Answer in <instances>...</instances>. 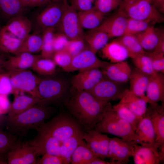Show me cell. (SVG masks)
I'll use <instances>...</instances> for the list:
<instances>
[{"mask_svg": "<svg viewBox=\"0 0 164 164\" xmlns=\"http://www.w3.org/2000/svg\"><path fill=\"white\" fill-rule=\"evenodd\" d=\"M73 89L64 106L84 131L87 132L94 129L113 106L110 102L101 100L87 91Z\"/></svg>", "mask_w": 164, "mask_h": 164, "instance_id": "1", "label": "cell"}, {"mask_svg": "<svg viewBox=\"0 0 164 164\" xmlns=\"http://www.w3.org/2000/svg\"><path fill=\"white\" fill-rule=\"evenodd\" d=\"M55 111L54 107L37 104L15 116L4 117L2 124L7 131L17 137L26 136L30 130H36L52 116Z\"/></svg>", "mask_w": 164, "mask_h": 164, "instance_id": "2", "label": "cell"}, {"mask_svg": "<svg viewBox=\"0 0 164 164\" xmlns=\"http://www.w3.org/2000/svg\"><path fill=\"white\" fill-rule=\"evenodd\" d=\"M71 86L67 78L56 74L42 77L36 90L38 104L54 107L65 105L72 95Z\"/></svg>", "mask_w": 164, "mask_h": 164, "instance_id": "3", "label": "cell"}, {"mask_svg": "<svg viewBox=\"0 0 164 164\" xmlns=\"http://www.w3.org/2000/svg\"><path fill=\"white\" fill-rule=\"evenodd\" d=\"M36 130L37 133L51 136L61 142L71 137L85 132L70 113L64 112L58 114Z\"/></svg>", "mask_w": 164, "mask_h": 164, "instance_id": "4", "label": "cell"}, {"mask_svg": "<svg viewBox=\"0 0 164 164\" xmlns=\"http://www.w3.org/2000/svg\"><path fill=\"white\" fill-rule=\"evenodd\" d=\"M118 7L128 18L147 21L154 24L164 21L162 14L147 0H123Z\"/></svg>", "mask_w": 164, "mask_h": 164, "instance_id": "5", "label": "cell"}, {"mask_svg": "<svg viewBox=\"0 0 164 164\" xmlns=\"http://www.w3.org/2000/svg\"><path fill=\"white\" fill-rule=\"evenodd\" d=\"M94 129L128 140H134L135 131L132 126L119 117L112 108L104 115Z\"/></svg>", "mask_w": 164, "mask_h": 164, "instance_id": "6", "label": "cell"}, {"mask_svg": "<svg viewBox=\"0 0 164 164\" xmlns=\"http://www.w3.org/2000/svg\"><path fill=\"white\" fill-rule=\"evenodd\" d=\"M69 4L67 0L51 1L36 18L38 30L42 32L49 28H56L59 25Z\"/></svg>", "mask_w": 164, "mask_h": 164, "instance_id": "7", "label": "cell"}, {"mask_svg": "<svg viewBox=\"0 0 164 164\" xmlns=\"http://www.w3.org/2000/svg\"><path fill=\"white\" fill-rule=\"evenodd\" d=\"M6 73L10 77L13 91L26 92L36 97L37 87L42 77L28 69L12 70Z\"/></svg>", "mask_w": 164, "mask_h": 164, "instance_id": "8", "label": "cell"}, {"mask_svg": "<svg viewBox=\"0 0 164 164\" xmlns=\"http://www.w3.org/2000/svg\"><path fill=\"white\" fill-rule=\"evenodd\" d=\"M122 84L104 77L92 89L87 91L104 101L120 100L128 90L124 88Z\"/></svg>", "mask_w": 164, "mask_h": 164, "instance_id": "9", "label": "cell"}, {"mask_svg": "<svg viewBox=\"0 0 164 164\" xmlns=\"http://www.w3.org/2000/svg\"><path fill=\"white\" fill-rule=\"evenodd\" d=\"M149 116L156 136L159 158L160 161L164 160V104L158 103L149 104L145 112Z\"/></svg>", "mask_w": 164, "mask_h": 164, "instance_id": "10", "label": "cell"}, {"mask_svg": "<svg viewBox=\"0 0 164 164\" xmlns=\"http://www.w3.org/2000/svg\"><path fill=\"white\" fill-rule=\"evenodd\" d=\"M56 28L58 32L64 34L69 40L84 38V32L80 22L78 12L69 4Z\"/></svg>", "mask_w": 164, "mask_h": 164, "instance_id": "11", "label": "cell"}, {"mask_svg": "<svg viewBox=\"0 0 164 164\" xmlns=\"http://www.w3.org/2000/svg\"><path fill=\"white\" fill-rule=\"evenodd\" d=\"M134 141L138 144L150 149L159 157L155 131L150 118L145 113L135 131Z\"/></svg>", "mask_w": 164, "mask_h": 164, "instance_id": "12", "label": "cell"}, {"mask_svg": "<svg viewBox=\"0 0 164 164\" xmlns=\"http://www.w3.org/2000/svg\"><path fill=\"white\" fill-rule=\"evenodd\" d=\"M134 141L117 137L111 138L108 149V157L111 161H117L120 164H126L133 155L135 145Z\"/></svg>", "mask_w": 164, "mask_h": 164, "instance_id": "13", "label": "cell"}, {"mask_svg": "<svg viewBox=\"0 0 164 164\" xmlns=\"http://www.w3.org/2000/svg\"><path fill=\"white\" fill-rule=\"evenodd\" d=\"M36 153L30 141H20L9 153L7 157L9 164H36Z\"/></svg>", "mask_w": 164, "mask_h": 164, "instance_id": "14", "label": "cell"}, {"mask_svg": "<svg viewBox=\"0 0 164 164\" xmlns=\"http://www.w3.org/2000/svg\"><path fill=\"white\" fill-rule=\"evenodd\" d=\"M128 18L119 8L114 14L105 18L97 28L106 33L110 39L125 34Z\"/></svg>", "mask_w": 164, "mask_h": 164, "instance_id": "15", "label": "cell"}, {"mask_svg": "<svg viewBox=\"0 0 164 164\" xmlns=\"http://www.w3.org/2000/svg\"><path fill=\"white\" fill-rule=\"evenodd\" d=\"M110 63L100 60L88 47L73 57L69 72L93 68L103 69Z\"/></svg>", "mask_w": 164, "mask_h": 164, "instance_id": "16", "label": "cell"}, {"mask_svg": "<svg viewBox=\"0 0 164 164\" xmlns=\"http://www.w3.org/2000/svg\"><path fill=\"white\" fill-rule=\"evenodd\" d=\"M104 77L101 70L93 68L79 71L71 81L72 87L77 90L88 91Z\"/></svg>", "mask_w": 164, "mask_h": 164, "instance_id": "17", "label": "cell"}, {"mask_svg": "<svg viewBox=\"0 0 164 164\" xmlns=\"http://www.w3.org/2000/svg\"><path fill=\"white\" fill-rule=\"evenodd\" d=\"M111 138L94 129L85 132L83 139L89 145L95 155L102 159L108 158Z\"/></svg>", "mask_w": 164, "mask_h": 164, "instance_id": "18", "label": "cell"}, {"mask_svg": "<svg viewBox=\"0 0 164 164\" xmlns=\"http://www.w3.org/2000/svg\"><path fill=\"white\" fill-rule=\"evenodd\" d=\"M40 55L22 52L9 56L5 60L3 65L4 72L14 70H23L31 68Z\"/></svg>", "mask_w": 164, "mask_h": 164, "instance_id": "19", "label": "cell"}, {"mask_svg": "<svg viewBox=\"0 0 164 164\" xmlns=\"http://www.w3.org/2000/svg\"><path fill=\"white\" fill-rule=\"evenodd\" d=\"M101 71L105 77L117 82L124 83L129 80L132 69L128 62L124 61L110 63Z\"/></svg>", "mask_w": 164, "mask_h": 164, "instance_id": "20", "label": "cell"}, {"mask_svg": "<svg viewBox=\"0 0 164 164\" xmlns=\"http://www.w3.org/2000/svg\"><path fill=\"white\" fill-rule=\"evenodd\" d=\"M102 56L109 60L111 63L125 61L132 58V54L121 43L114 39L108 43L101 50Z\"/></svg>", "mask_w": 164, "mask_h": 164, "instance_id": "21", "label": "cell"}, {"mask_svg": "<svg viewBox=\"0 0 164 164\" xmlns=\"http://www.w3.org/2000/svg\"><path fill=\"white\" fill-rule=\"evenodd\" d=\"M146 96L148 103L153 104L164 101V75L157 72L150 77L147 87Z\"/></svg>", "mask_w": 164, "mask_h": 164, "instance_id": "22", "label": "cell"}, {"mask_svg": "<svg viewBox=\"0 0 164 164\" xmlns=\"http://www.w3.org/2000/svg\"><path fill=\"white\" fill-rule=\"evenodd\" d=\"M2 28L24 40L30 34L32 23L26 17L20 15L9 19L6 25Z\"/></svg>", "mask_w": 164, "mask_h": 164, "instance_id": "23", "label": "cell"}, {"mask_svg": "<svg viewBox=\"0 0 164 164\" xmlns=\"http://www.w3.org/2000/svg\"><path fill=\"white\" fill-rule=\"evenodd\" d=\"M164 35V31L155 28L154 25L146 29L135 35L143 49L148 52H152L161 37Z\"/></svg>", "mask_w": 164, "mask_h": 164, "instance_id": "24", "label": "cell"}, {"mask_svg": "<svg viewBox=\"0 0 164 164\" xmlns=\"http://www.w3.org/2000/svg\"><path fill=\"white\" fill-rule=\"evenodd\" d=\"M150 76L147 75L136 68L132 69L129 80L130 89L136 95L144 99L148 103L145 94Z\"/></svg>", "mask_w": 164, "mask_h": 164, "instance_id": "25", "label": "cell"}, {"mask_svg": "<svg viewBox=\"0 0 164 164\" xmlns=\"http://www.w3.org/2000/svg\"><path fill=\"white\" fill-rule=\"evenodd\" d=\"M77 12L83 29L90 30L97 28L105 18V15L98 10L94 6L89 10Z\"/></svg>", "mask_w": 164, "mask_h": 164, "instance_id": "26", "label": "cell"}, {"mask_svg": "<svg viewBox=\"0 0 164 164\" xmlns=\"http://www.w3.org/2000/svg\"><path fill=\"white\" fill-rule=\"evenodd\" d=\"M39 99L31 95H16L12 103L10 104L7 115L14 116L26 111L34 105L38 104Z\"/></svg>", "mask_w": 164, "mask_h": 164, "instance_id": "27", "label": "cell"}, {"mask_svg": "<svg viewBox=\"0 0 164 164\" xmlns=\"http://www.w3.org/2000/svg\"><path fill=\"white\" fill-rule=\"evenodd\" d=\"M84 39L89 49L96 54L108 43L110 38L106 33L96 28L84 32Z\"/></svg>", "mask_w": 164, "mask_h": 164, "instance_id": "28", "label": "cell"}, {"mask_svg": "<svg viewBox=\"0 0 164 164\" xmlns=\"http://www.w3.org/2000/svg\"><path fill=\"white\" fill-rule=\"evenodd\" d=\"M128 108L138 117L142 118L147 109V102L129 90L127 92L119 101Z\"/></svg>", "mask_w": 164, "mask_h": 164, "instance_id": "29", "label": "cell"}, {"mask_svg": "<svg viewBox=\"0 0 164 164\" xmlns=\"http://www.w3.org/2000/svg\"><path fill=\"white\" fill-rule=\"evenodd\" d=\"M96 157L89 144L83 139L72 153L70 164H90Z\"/></svg>", "mask_w": 164, "mask_h": 164, "instance_id": "30", "label": "cell"}, {"mask_svg": "<svg viewBox=\"0 0 164 164\" xmlns=\"http://www.w3.org/2000/svg\"><path fill=\"white\" fill-rule=\"evenodd\" d=\"M20 141L15 135L0 129V164H7L9 153Z\"/></svg>", "mask_w": 164, "mask_h": 164, "instance_id": "31", "label": "cell"}, {"mask_svg": "<svg viewBox=\"0 0 164 164\" xmlns=\"http://www.w3.org/2000/svg\"><path fill=\"white\" fill-rule=\"evenodd\" d=\"M23 41L2 27L0 31V49L4 53L15 54Z\"/></svg>", "mask_w": 164, "mask_h": 164, "instance_id": "32", "label": "cell"}, {"mask_svg": "<svg viewBox=\"0 0 164 164\" xmlns=\"http://www.w3.org/2000/svg\"><path fill=\"white\" fill-rule=\"evenodd\" d=\"M135 164H158L160 161L150 149L136 143L132 156Z\"/></svg>", "mask_w": 164, "mask_h": 164, "instance_id": "33", "label": "cell"}, {"mask_svg": "<svg viewBox=\"0 0 164 164\" xmlns=\"http://www.w3.org/2000/svg\"><path fill=\"white\" fill-rule=\"evenodd\" d=\"M26 8L19 0H0V14L9 20L23 15Z\"/></svg>", "mask_w": 164, "mask_h": 164, "instance_id": "34", "label": "cell"}, {"mask_svg": "<svg viewBox=\"0 0 164 164\" xmlns=\"http://www.w3.org/2000/svg\"><path fill=\"white\" fill-rule=\"evenodd\" d=\"M41 32L29 34L23 41L20 49L15 54L22 52L32 54L41 51L43 44L42 35Z\"/></svg>", "mask_w": 164, "mask_h": 164, "instance_id": "35", "label": "cell"}, {"mask_svg": "<svg viewBox=\"0 0 164 164\" xmlns=\"http://www.w3.org/2000/svg\"><path fill=\"white\" fill-rule=\"evenodd\" d=\"M56 65L52 59L44 58L40 55L31 68L40 75L46 77L56 74Z\"/></svg>", "mask_w": 164, "mask_h": 164, "instance_id": "36", "label": "cell"}, {"mask_svg": "<svg viewBox=\"0 0 164 164\" xmlns=\"http://www.w3.org/2000/svg\"><path fill=\"white\" fill-rule=\"evenodd\" d=\"M84 134L74 136L63 141L60 148V156L65 159L68 164H70L72 153L83 139Z\"/></svg>", "mask_w": 164, "mask_h": 164, "instance_id": "37", "label": "cell"}, {"mask_svg": "<svg viewBox=\"0 0 164 164\" xmlns=\"http://www.w3.org/2000/svg\"><path fill=\"white\" fill-rule=\"evenodd\" d=\"M115 39L127 49L132 55V57L135 54H146L147 52L142 48L135 35L124 34Z\"/></svg>", "mask_w": 164, "mask_h": 164, "instance_id": "38", "label": "cell"}, {"mask_svg": "<svg viewBox=\"0 0 164 164\" xmlns=\"http://www.w3.org/2000/svg\"><path fill=\"white\" fill-rule=\"evenodd\" d=\"M55 29L54 28H49L42 32L43 44L40 55L43 57L52 59L54 53L53 40Z\"/></svg>", "mask_w": 164, "mask_h": 164, "instance_id": "39", "label": "cell"}, {"mask_svg": "<svg viewBox=\"0 0 164 164\" xmlns=\"http://www.w3.org/2000/svg\"><path fill=\"white\" fill-rule=\"evenodd\" d=\"M112 109L119 117L129 123L135 131L142 118L136 115L128 108L120 102L113 106Z\"/></svg>", "mask_w": 164, "mask_h": 164, "instance_id": "40", "label": "cell"}, {"mask_svg": "<svg viewBox=\"0 0 164 164\" xmlns=\"http://www.w3.org/2000/svg\"><path fill=\"white\" fill-rule=\"evenodd\" d=\"M136 68L150 76L156 73L153 69L151 60L146 54H135L131 58Z\"/></svg>", "mask_w": 164, "mask_h": 164, "instance_id": "41", "label": "cell"}, {"mask_svg": "<svg viewBox=\"0 0 164 164\" xmlns=\"http://www.w3.org/2000/svg\"><path fill=\"white\" fill-rule=\"evenodd\" d=\"M154 25L148 21L128 18L124 34L135 35L144 31L150 26Z\"/></svg>", "mask_w": 164, "mask_h": 164, "instance_id": "42", "label": "cell"}, {"mask_svg": "<svg viewBox=\"0 0 164 164\" xmlns=\"http://www.w3.org/2000/svg\"><path fill=\"white\" fill-rule=\"evenodd\" d=\"M73 57L65 50L55 52L52 59L56 65L67 72H69Z\"/></svg>", "mask_w": 164, "mask_h": 164, "instance_id": "43", "label": "cell"}, {"mask_svg": "<svg viewBox=\"0 0 164 164\" xmlns=\"http://www.w3.org/2000/svg\"><path fill=\"white\" fill-rule=\"evenodd\" d=\"M123 0H95L94 7L102 13L106 15L119 7Z\"/></svg>", "mask_w": 164, "mask_h": 164, "instance_id": "44", "label": "cell"}, {"mask_svg": "<svg viewBox=\"0 0 164 164\" xmlns=\"http://www.w3.org/2000/svg\"><path fill=\"white\" fill-rule=\"evenodd\" d=\"M86 43L84 38L70 39L65 50L73 57L89 47L88 46H86Z\"/></svg>", "mask_w": 164, "mask_h": 164, "instance_id": "45", "label": "cell"}, {"mask_svg": "<svg viewBox=\"0 0 164 164\" xmlns=\"http://www.w3.org/2000/svg\"><path fill=\"white\" fill-rule=\"evenodd\" d=\"M146 54L150 58L154 71L164 73V53L147 52Z\"/></svg>", "mask_w": 164, "mask_h": 164, "instance_id": "46", "label": "cell"}, {"mask_svg": "<svg viewBox=\"0 0 164 164\" xmlns=\"http://www.w3.org/2000/svg\"><path fill=\"white\" fill-rule=\"evenodd\" d=\"M69 40L63 33L59 32H55L53 40L54 53L65 50Z\"/></svg>", "mask_w": 164, "mask_h": 164, "instance_id": "47", "label": "cell"}, {"mask_svg": "<svg viewBox=\"0 0 164 164\" xmlns=\"http://www.w3.org/2000/svg\"><path fill=\"white\" fill-rule=\"evenodd\" d=\"M12 91L13 87L8 74L0 73V94L7 95Z\"/></svg>", "mask_w": 164, "mask_h": 164, "instance_id": "48", "label": "cell"}, {"mask_svg": "<svg viewBox=\"0 0 164 164\" xmlns=\"http://www.w3.org/2000/svg\"><path fill=\"white\" fill-rule=\"evenodd\" d=\"M95 0H69L70 5L77 12L89 10L94 6Z\"/></svg>", "mask_w": 164, "mask_h": 164, "instance_id": "49", "label": "cell"}, {"mask_svg": "<svg viewBox=\"0 0 164 164\" xmlns=\"http://www.w3.org/2000/svg\"><path fill=\"white\" fill-rule=\"evenodd\" d=\"M36 164H68L67 161L61 157L48 154L42 155L38 160Z\"/></svg>", "mask_w": 164, "mask_h": 164, "instance_id": "50", "label": "cell"}, {"mask_svg": "<svg viewBox=\"0 0 164 164\" xmlns=\"http://www.w3.org/2000/svg\"><path fill=\"white\" fill-rule=\"evenodd\" d=\"M6 95L0 94V112L1 114L5 112H7L10 106Z\"/></svg>", "mask_w": 164, "mask_h": 164, "instance_id": "51", "label": "cell"}, {"mask_svg": "<svg viewBox=\"0 0 164 164\" xmlns=\"http://www.w3.org/2000/svg\"><path fill=\"white\" fill-rule=\"evenodd\" d=\"M51 0H30L29 7L31 8L46 6Z\"/></svg>", "mask_w": 164, "mask_h": 164, "instance_id": "52", "label": "cell"}, {"mask_svg": "<svg viewBox=\"0 0 164 164\" xmlns=\"http://www.w3.org/2000/svg\"><path fill=\"white\" fill-rule=\"evenodd\" d=\"M151 3L161 13H164V0H152Z\"/></svg>", "mask_w": 164, "mask_h": 164, "instance_id": "53", "label": "cell"}, {"mask_svg": "<svg viewBox=\"0 0 164 164\" xmlns=\"http://www.w3.org/2000/svg\"><path fill=\"white\" fill-rule=\"evenodd\" d=\"M152 52L158 53H164V35L161 37L155 49Z\"/></svg>", "mask_w": 164, "mask_h": 164, "instance_id": "54", "label": "cell"}, {"mask_svg": "<svg viewBox=\"0 0 164 164\" xmlns=\"http://www.w3.org/2000/svg\"><path fill=\"white\" fill-rule=\"evenodd\" d=\"M90 164H120V163L118 162L115 161H106L104 160V159L96 157L91 162Z\"/></svg>", "mask_w": 164, "mask_h": 164, "instance_id": "55", "label": "cell"}, {"mask_svg": "<svg viewBox=\"0 0 164 164\" xmlns=\"http://www.w3.org/2000/svg\"><path fill=\"white\" fill-rule=\"evenodd\" d=\"M5 54H0V73L3 72V66L6 60Z\"/></svg>", "mask_w": 164, "mask_h": 164, "instance_id": "56", "label": "cell"}, {"mask_svg": "<svg viewBox=\"0 0 164 164\" xmlns=\"http://www.w3.org/2000/svg\"><path fill=\"white\" fill-rule=\"evenodd\" d=\"M25 7H29L30 0H19Z\"/></svg>", "mask_w": 164, "mask_h": 164, "instance_id": "57", "label": "cell"}, {"mask_svg": "<svg viewBox=\"0 0 164 164\" xmlns=\"http://www.w3.org/2000/svg\"><path fill=\"white\" fill-rule=\"evenodd\" d=\"M5 53H4L0 49V54Z\"/></svg>", "mask_w": 164, "mask_h": 164, "instance_id": "58", "label": "cell"}, {"mask_svg": "<svg viewBox=\"0 0 164 164\" xmlns=\"http://www.w3.org/2000/svg\"><path fill=\"white\" fill-rule=\"evenodd\" d=\"M61 0H51L52 1H57Z\"/></svg>", "mask_w": 164, "mask_h": 164, "instance_id": "59", "label": "cell"}, {"mask_svg": "<svg viewBox=\"0 0 164 164\" xmlns=\"http://www.w3.org/2000/svg\"><path fill=\"white\" fill-rule=\"evenodd\" d=\"M147 0L149 2H150L151 3V2L152 1V0Z\"/></svg>", "mask_w": 164, "mask_h": 164, "instance_id": "60", "label": "cell"}, {"mask_svg": "<svg viewBox=\"0 0 164 164\" xmlns=\"http://www.w3.org/2000/svg\"><path fill=\"white\" fill-rule=\"evenodd\" d=\"M1 28H2V27H1V26H0V31L1 29Z\"/></svg>", "mask_w": 164, "mask_h": 164, "instance_id": "61", "label": "cell"}, {"mask_svg": "<svg viewBox=\"0 0 164 164\" xmlns=\"http://www.w3.org/2000/svg\"><path fill=\"white\" fill-rule=\"evenodd\" d=\"M0 114H1V113H0Z\"/></svg>", "mask_w": 164, "mask_h": 164, "instance_id": "62", "label": "cell"}]
</instances>
